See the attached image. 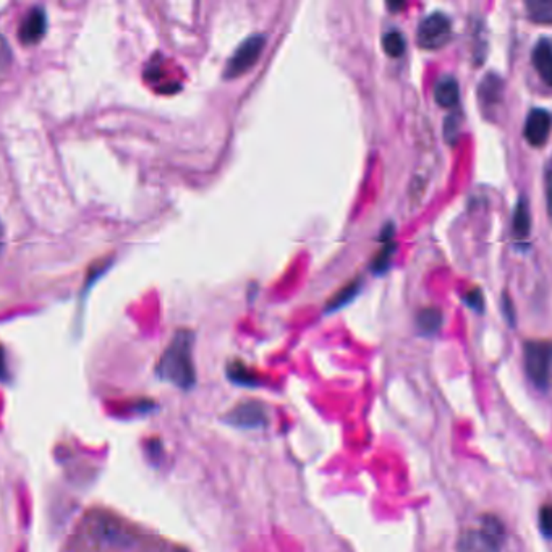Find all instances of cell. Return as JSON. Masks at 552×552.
I'll use <instances>...</instances> for the list:
<instances>
[{"mask_svg":"<svg viewBox=\"0 0 552 552\" xmlns=\"http://www.w3.org/2000/svg\"><path fill=\"white\" fill-rule=\"evenodd\" d=\"M195 335L188 329H180L173 335L172 342L165 348L156 366V374L163 380L172 382L180 389H191L196 382L193 363Z\"/></svg>","mask_w":552,"mask_h":552,"instance_id":"6da1fadb","label":"cell"},{"mask_svg":"<svg viewBox=\"0 0 552 552\" xmlns=\"http://www.w3.org/2000/svg\"><path fill=\"white\" fill-rule=\"evenodd\" d=\"M504 526L496 516H486L480 528L467 530L457 544V552H500Z\"/></svg>","mask_w":552,"mask_h":552,"instance_id":"7a4b0ae2","label":"cell"},{"mask_svg":"<svg viewBox=\"0 0 552 552\" xmlns=\"http://www.w3.org/2000/svg\"><path fill=\"white\" fill-rule=\"evenodd\" d=\"M525 372L538 389L546 390L551 380V344L548 340H528L524 345Z\"/></svg>","mask_w":552,"mask_h":552,"instance_id":"3957f363","label":"cell"},{"mask_svg":"<svg viewBox=\"0 0 552 552\" xmlns=\"http://www.w3.org/2000/svg\"><path fill=\"white\" fill-rule=\"evenodd\" d=\"M452 23L443 12H433L421 20L417 31V43L425 51H437L451 41Z\"/></svg>","mask_w":552,"mask_h":552,"instance_id":"277c9868","label":"cell"},{"mask_svg":"<svg viewBox=\"0 0 552 552\" xmlns=\"http://www.w3.org/2000/svg\"><path fill=\"white\" fill-rule=\"evenodd\" d=\"M264 47H266L264 35H253L244 39V43L236 47L234 55L228 59L224 70V78L234 80L236 76L252 70L263 54Z\"/></svg>","mask_w":552,"mask_h":552,"instance_id":"5b68a950","label":"cell"},{"mask_svg":"<svg viewBox=\"0 0 552 552\" xmlns=\"http://www.w3.org/2000/svg\"><path fill=\"white\" fill-rule=\"evenodd\" d=\"M47 31V13L44 7L36 5L28 12L25 19L21 20L19 28V39L21 44H37Z\"/></svg>","mask_w":552,"mask_h":552,"instance_id":"8992f818","label":"cell"},{"mask_svg":"<svg viewBox=\"0 0 552 552\" xmlns=\"http://www.w3.org/2000/svg\"><path fill=\"white\" fill-rule=\"evenodd\" d=\"M228 425L236 426V428H260L268 423V413L266 407L260 402H244L240 405H236L226 417Z\"/></svg>","mask_w":552,"mask_h":552,"instance_id":"52a82bcc","label":"cell"},{"mask_svg":"<svg viewBox=\"0 0 552 552\" xmlns=\"http://www.w3.org/2000/svg\"><path fill=\"white\" fill-rule=\"evenodd\" d=\"M551 133V114L546 109H533L526 117L524 136L534 148L546 145Z\"/></svg>","mask_w":552,"mask_h":552,"instance_id":"ba28073f","label":"cell"},{"mask_svg":"<svg viewBox=\"0 0 552 552\" xmlns=\"http://www.w3.org/2000/svg\"><path fill=\"white\" fill-rule=\"evenodd\" d=\"M534 70L541 76L548 86H551L552 82V49L551 41L548 37H541L534 45L533 54H532Z\"/></svg>","mask_w":552,"mask_h":552,"instance_id":"9c48e42d","label":"cell"},{"mask_svg":"<svg viewBox=\"0 0 552 552\" xmlns=\"http://www.w3.org/2000/svg\"><path fill=\"white\" fill-rule=\"evenodd\" d=\"M435 100L441 108H455L460 100L459 83L452 76H444L435 86Z\"/></svg>","mask_w":552,"mask_h":552,"instance_id":"30bf717a","label":"cell"},{"mask_svg":"<svg viewBox=\"0 0 552 552\" xmlns=\"http://www.w3.org/2000/svg\"><path fill=\"white\" fill-rule=\"evenodd\" d=\"M382 234H386V236H382L384 244H382L380 253L374 256L372 264V269L376 272V274L386 272V269L389 268L392 254L396 253V244H394V240H392V236H394V226H392V224L386 226V228L382 230Z\"/></svg>","mask_w":552,"mask_h":552,"instance_id":"8fae6325","label":"cell"},{"mask_svg":"<svg viewBox=\"0 0 552 552\" xmlns=\"http://www.w3.org/2000/svg\"><path fill=\"white\" fill-rule=\"evenodd\" d=\"M502 98V80L498 75L489 73L484 76V80L480 86V100L483 106H498L499 100Z\"/></svg>","mask_w":552,"mask_h":552,"instance_id":"7c38bea8","label":"cell"},{"mask_svg":"<svg viewBox=\"0 0 552 552\" xmlns=\"http://www.w3.org/2000/svg\"><path fill=\"white\" fill-rule=\"evenodd\" d=\"M512 226H514V236L518 240H525L526 236H530L532 216H530V208H528V201L525 198L516 201Z\"/></svg>","mask_w":552,"mask_h":552,"instance_id":"4fadbf2b","label":"cell"},{"mask_svg":"<svg viewBox=\"0 0 552 552\" xmlns=\"http://www.w3.org/2000/svg\"><path fill=\"white\" fill-rule=\"evenodd\" d=\"M443 313L437 308L421 309L418 313L417 326L425 335H433L443 327Z\"/></svg>","mask_w":552,"mask_h":552,"instance_id":"5bb4252c","label":"cell"},{"mask_svg":"<svg viewBox=\"0 0 552 552\" xmlns=\"http://www.w3.org/2000/svg\"><path fill=\"white\" fill-rule=\"evenodd\" d=\"M526 10H528V17L533 20L534 23L551 25V2H548V0H530V2H526Z\"/></svg>","mask_w":552,"mask_h":552,"instance_id":"9a60e30c","label":"cell"},{"mask_svg":"<svg viewBox=\"0 0 552 552\" xmlns=\"http://www.w3.org/2000/svg\"><path fill=\"white\" fill-rule=\"evenodd\" d=\"M382 47H384L386 54L397 59V57H402L404 52H405L407 43H405V37H404L400 31L390 29L382 36Z\"/></svg>","mask_w":552,"mask_h":552,"instance_id":"2e32d148","label":"cell"},{"mask_svg":"<svg viewBox=\"0 0 552 552\" xmlns=\"http://www.w3.org/2000/svg\"><path fill=\"white\" fill-rule=\"evenodd\" d=\"M358 290H360V281L347 284L344 289L340 290L339 293H335L334 297L329 300L326 307L327 313H332V311H337V309L344 308L345 305H348L356 297Z\"/></svg>","mask_w":552,"mask_h":552,"instance_id":"e0dca14e","label":"cell"},{"mask_svg":"<svg viewBox=\"0 0 552 552\" xmlns=\"http://www.w3.org/2000/svg\"><path fill=\"white\" fill-rule=\"evenodd\" d=\"M227 376L236 384H242V386H254L256 384V376L244 366V363H230L227 368Z\"/></svg>","mask_w":552,"mask_h":552,"instance_id":"ac0fdd59","label":"cell"},{"mask_svg":"<svg viewBox=\"0 0 552 552\" xmlns=\"http://www.w3.org/2000/svg\"><path fill=\"white\" fill-rule=\"evenodd\" d=\"M463 301L470 307L471 309H475L476 313H483V309H484V299H483V292L478 287H475V289H471L465 297H463Z\"/></svg>","mask_w":552,"mask_h":552,"instance_id":"d6986e66","label":"cell"},{"mask_svg":"<svg viewBox=\"0 0 552 552\" xmlns=\"http://www.w3.org/2000/svg\"><path fill=\"white\" fill-rule=\"evenodd\" d=\"M444 130H445V132H444V133H445V140L453 145L455 140H457V136H459V118H457V116H449V117H447Z\"/></svg>","mask_w":552,"mask_h":552,"instance_id":"ffe728a7","label":"cell"},{"mask_svg":"<svg viewBox=\"0 0 552 552\" xmlns=\"http://www.w3.org/2000/svg\"><path fill=\"white\" fill-rule=\"evenodd\" d=\"M551 508H549V506H544V508L540 510V528H541V532H543L546 538H549V536H551Z\"/></svg>","mask_w":552,"mask_h":552,"instance_id":"44dd1931","label":"cell"},{"mask_svg":"<svg viewBox=\"0 0 552 552\" xmlns=\"http://www.w3.org/2000/svg\"><path fill=\"white\" fill-rule=\"evenodd\" d=\"M502 308L506 311V316H508L510 326H516V311H514V307H512V303H510L508 295L504 297V305H502Z\"/></svg>","mask_w":552,"mask_h":552,"instance_id":"7402d4cb","label":"cell"},{"mask_svg":"<svg viewBox=\"0 0 552 552\" xmlns=\"http://www.w3.org/2000/svg\"><path fill=\"white\" fill-rule=\"evenodd\" d=\"M7 378V364H5V354L4 348H0V380Z\"/></svg>","mask_w":552,"mask_h":552,"instance_id":"603a6c76","label":"cell"},{"mask_svg":"<svg viewBox=\"0 0 552 552\" xmlns=\"http://www.w3.org/2000/svg\"><path fill=\"white\" fill-rule=\"evenodd\" d=\"M388 7H389V9L396 13L398 10L404 9V7H405V4H388Z\"/></svg>","mask_w":552,"mask_h":552,"instance_id":"cb8c5ba5","label":"cell"},{"mask_svg":"<svg viewBox=\"0 0 552 552\" xmlns=\"http://www.w3.org/2000/svg\"><path fill=\"white\" fill-rule=\"evenodd\" d=\"M2 248H4V224L0 220V252H2Z\"/></svg>","mask_w":552,"mask_h":552,"instance_id":"d4e9b609","label":"cell"}]
</instances>
